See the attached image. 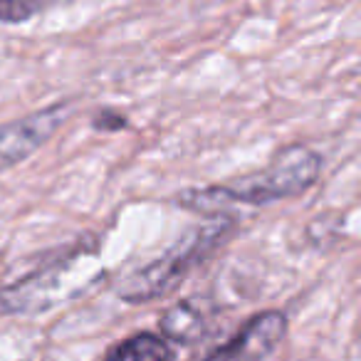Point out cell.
Masks as SVG:
<instances>
[{"instance_id":"4","label":"cell","mask_w":361,"mask_h":361,"mask_svg":"<svg viewBox=\"0 0 361 361\" xmlns=\"http://www.w3.org/2000/svg\"><path fill=\"white\" fill-rule=\"evenodd\" d=\"M80 255L62 257V260L35 270L32 275L18 280L16 285L0 292V312L6 314H37L55 305L57 290L62 285V277L77 265Z\"/></svg>"},{"instance_id":"8","label":"cell","mask_w":361,"mask_h":361,"mask_svg":"<svg viewBox=\"0 0 361 361\" xmlns=\"http://www.w3.org/2000/svg\"><path fill=\"white\" fill-rule=\"evenodd\" d=\"M52 0H0V23L16 25L35 18L40 11H45Z\"/></svg>"},{"instance_id":"9","label":"cell","mask_w":361,"mask_h":361,"mask_svg":"<svg viewBox=\"0 0 361 361\" xmlns=\"http://www.w3.org/2000/svg\"><path fill=\"white\" fill-rule=\"evenodd\" d=\"M92 124H94V129H99V131H119V129H126V126H129V121H126V116L104 109V111H99V114L94 116V121H92Z\"/></svg>"},{"instance_id":"2","label":"cell","mask_w":361,"mask_h":361,"mask_svg":"<svg viewBox=\"0 0 361 361\" xmlns=\"http://www.w3.org/2000/svg\"><path fill=\"white\" fill-rule=\"evenodd\" d=\"M233 228H235V218L216 213L188 238H180L169 252L156 257L141 270L131 272L119 285V297L131 305H141V302H154L171 295L173 290H178L193 267L201 265L216 247H221L231 238Z\"/></svg>"},{"instance_id":"1","label":"cell","mask_w":361,"mask_h":361,"mask_svg":"<svg viewBox=\"0 0 361 361\" xmlns=\"http://www.w3.org/2000/svg\"><path fill=\"white\" fill-rule=\"evenodd\" d=\"M322 173V156L305 144H290L270 161V166L233 183H218L208 188H191L178 196V203L191 211L216 216L233 203L265 206L272 201L297 198L310 191Z\"/></svg>"},{"instance_id":"6","label":"cell","mask_w":361,"mask_h":361,"mask_svg":"<svg viewBox=\"0 0 361 361\" xmlns=\"http://www.w3.org/2000/svg\"><path fill=\"white\" fill-rule=\"evenodd\" d=\"M161 334L173 344H193L206 334V314L193 302H178L161 319Z\"/></svg>"},{"instance_id":"3","label":"cell","mask_w":361,"mask_h":361,"mask_svg":"<svg viewBox=\"0 0 361 361\" xmlns=\"http://www.w3.org/2000/svg\"><path fill=\"white\" fill-rule=\"evenodd\" d=\"M287 334V317L280 310L255 314L226 344L208 351L201 361H265Z\"/></svg>"},{"instance_id":"7","label":"cell","mask_w":361,"mask_h":361,"mask_svg":"<svg viewBox=\"0 0 361 361\" xmlns=\"http://www.w3.org/2000/svg\"><path fill=\"white\" fill-rule=\"evenodd\" d=\"M171 346L164 336L151 334V331H139L129 339H121L106 351L104 361H169Z\"/></svg>"},{"instance_id":"5","label":"cell","mask_w":361,"mask_h":361,"mask_svg":"<svg viewBox=\"0 0 361 361\" xmlns=\"http://www.w3.org/2000/svg\"><path fill=\"white\" fill-rule=\"evenodd\" d=\"M70 114L67 104H52L35 114L18 119L0 129V171L25 161L35 154L52 134L62 126L65 116Z\"/></svg>"}]
</instances>
